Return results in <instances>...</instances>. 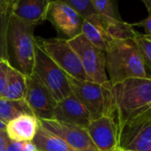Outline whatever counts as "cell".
<instances>
[{
    "instance_id": "cell-1",
    "label": "cell",
    "mask_w": 151,
    "mask_h": 151,
    "mask_svg": "<svg viewBox=\"0 0 151 151\" xmlns=\"http://www.w3.org/2000/svg\"><path fill=\"white\" fill-rule=\"evenodd\" d=\"M105 66L111 86L129 78H151L134 39L112 40L105 52Z\"/></svg>"
},
{
    "instance_id": "cell-2",
    "label": "cell",
    "mask_w": 151,
    "mask_h": 151,
    "mask_svg": "<svg viewBox=\"0 0 151 151\" xmlns=\"http://www.w3.org/2000/svg\"><path fill=\"white\" fill-rule=\"evenodd\" d=\"M37 24L25 22L10 14L7 35L6 55L10 66L29 77L35 64L34 31Z\"/></svg>"
},
{
    "instance_id": "cell-3",
    "label": "cell",
    "mask_w": 151,
    "mask_h": 151,
    "mask_svg": "<svg viewBox=\"0 0 151 151\" xmlns=\"http://www.w3.org/2000/svg\"><path fill=\"white\" fill-rule=\"evenodd\" d=\"M111 113L119 126L151 106V78H129L111 86Z\"/></svg>"
},
{
    "instance_id": "cell-4",
    "label": "cell",
    "mask_w": 151,
    "mask_h": 151,
    "mask_svg": "<svg viewBox=\"0 0 151 151\" xmlns=\"http://www.w3.org/2000/svg\"><path fill=\"white\" fill-rule=\"evenodd\" d=\"M68 76V75H67ZM71 93L84 105L93 119L110 114L112 108L111 84L83 81L68 76Z\"/></svg>"
},
{
    "instance_id": "cell-5",
    "label": "cell",
    "mask_w": 151,
    "mask_h": 151,
    "mask_svg": "<svg viewBox=\"0 0 151 151\" xmlns=\"http://www.w3.org/2000/svg\"><path fill=\"white\" fill-rule=\"evenodd\" d=\"M117 148L151 151V106L117 126Z\"/></svg>"
},
{
    "instance_id": "cell-6",
    "label": "cell",
    "mask_w": 151,
    "mask_h": 151,
    "mask_svg": "<svg viewBox=\"0 0 151 151\" xmlns=\"http://www.w3.org/2000/svg\"><path fill=\"white\" fill-rule=\"evenodd\" d=\"M52 93L57 101L71 94L67 74L52 60L35 41V64L33 74Z\"/></svg>"
},
{
    "instance_id": "cell-7",
    "label": "cell",
    "mask_w": 151,
    "mask_h": 151,
    "mask_svg": "<svg viewBox=\"0 0 151 151\" xmlns=\"http://www.w3.org/2000/svg\"><path fill=\"white\" fill-rule=\"evenodd\" d=\"M35 41L68 76L78 80L90 81L83 68L79 57L70 46L68 39L63 37L48 39L35 37Z\"/></svg>"
},
{
    "instance_id": "cell-8",
    "label": "cell",
    "mask_w": 151,
    "mask_h": 151,
    "mask_svg": "<svg viewBox=\"0 0 151 151\" xmlns=\"http://www.w3.org/2000/svg\"><path fill=\"white\" fill-rule=\"evenodd\" d=\"M68 42L79 57L90 81L101 85L109 82L103 51L93 45L83 34L68 39Z\"/></svg>"
},
{
    "instance_id": "cell-9",
    "label": "cell",
    "mask_w": 151,
    "mask_h": 151,
    "mask_svg": "<svg viewBox=\"0 0 151 151\" xmlns=\"http://www.w3.org/2000/svg\"><path fill=\"white\" fill-rule=\"evenodd\" d=\"M84 19L80 14L65 3L50 2L46 21L50 22L56 31L66 39H71L81 34Z\"/></svg>"
},
{
    "instance_id": "cell-10",
    "label": "cell",
    "mask_w": 151,
    "mask_h": 151,
    "mask_svg": "<svg viewBox=\"0 0 151 151\" xmlns=\"http://www.w3.org/2000/svg\"><path fill=\"white\" fill-rule=\"evenodd\" d=\"M31 113L40 120L52 119L57 101L52 93L34 75L27 77V93L25 96Z\"/></svg>"
},
{
    "instance_id": "cell-11",
    "label": "cell",
    "mask_w": 151,
    "mask_h": 151,
    "mask_svg": "<svg viewBox=\"0 0 151 151\" xmlns=\"http://www.w3.org/2000/svg\"><path fill=\"white\" fill-rule=\"evenodd\" d=\"M38 120L44 129L60 137L75 149L78 151H99L91 139L86 129L52 119Z\"/></svg>"
},
{
    "instance_id": "cell-12",
    "label": "cell",
    "mask_w": 151,
    "mask_h": 151,
    "mask_svg": "<svg viewBox=\"0 0 151 151\" xmlns=\"http://www.w3.org/2000/svg\"><path fill=\"white\" fill-rule=\"evenodd\" d=\"M86 131L99 151H112L117 148V125L112 114L93 119Z\"/></svg>"
},
{
    "instance_id": "cell-13",
    "label": "cell",
    "mask_w": 151,
    "mask_h": 151,
    "mask_svg": "<svg viewBox=\"0 0 151 151\" xmlns=\"http://www.w3.org/2000/svg\"><path fill=\"white\" fill-rule=\"evenodd\" d=\"M52 120L86 129L93 118L84 105L71 93L67 98L57 102L53 110Z\"/></svg>"
},
{
    "instance_id": "cell-14",
    "label": "cell",
    "mask_w": 151,
    "mask_h": 151,
    "mask_svg": "<svg viewBox=\"0 0 151 151\" xmlns=\"http://www.w3.org/2000/svg\"><path fill=\"white\" fill-rule=\"evenodd\" d=\"M49 5L50 0H14L10 13L25 22L38 25L46 21Z\"/></svg>"
},
{
    "instance_id": "cell-15",
    "label": "cell",
    "mask_w": 151,
    "mask_h": 151,
    "mask_svg": "<svg viewBox=\"0 0 151 151\" xmlns=\"http://www.w3.org/2000/svg\"><path fill=\"white\" fill-rule=\"evenodd\" d=\"M39 125V120L35 116L22 114L6 124V132L11 140L32 141Z\"/></svg>"
},
{
    "instance_id": "cell-16",
    "label": "cell",
    "mask_w": 151,
    "mask_h": 151,
    "mask_svg": "<svg viewBox=\"0 0 151 151\" xmlns=\"http://www.w3.org/2000/svg\"><path fill=\"white\" fill-rule=\"evenodd\" d=\"M81 34H83L93 45L104 52L112 41L106 33L101 22L100 14H93L84 19Z\"/></svg>"
},
{
    "instance_id": "cell-17",
    "label": "cell",
    "mask_w": 151,
    "mask_h": 151,
    "mask_svg": "<svg viewBox=\"0 0 151 151\" xmlns=\"http://www.w3.org/2000/svg\"><path fill=\"white\" fill-rule=\"evenodd\" d=\"M32 142L38 151H78L60 137L44 129L41 125H39Z\"/></svg>"
},
{
    "instance_id": "cell-18",
    "label": "cell",
    "mask_w": 151,
    "mask_h": 151,
    "mask_svg": "<svg viewBox=\"0 0 151 151\" xmlns=\"http://www.w3.org/2000/svg\"><path fill=\"white\" fill-rule=\"evenodd\" d=\"M100 19L111 40L134 39L138 33L131 23L125 22L123 20H116L101 14H100Z\"/></svg>"
},
{
    "instance_id": "cell-19",
    "label": "cell",
    "mask_w": 151,
    "mask_h": 151,
    "mask_svg": "<svg viewBox=\"0 0 151 151\" xmlns=\"http://www.w3.org/2000/svg\"><path fill=\"white\" fill-rule=\"evenodd\" d=\"M27 93V77L11 68L7 87L3 98L12 101H24Z\"/></svg>"
},
{
    "instance_id": "cell-20",
    "label": "cell",
    "mask_w": 151,
    "mask_h": 151,
    "mask_svg": "<svg viewBox=\"0 0 151 151\" xmlns=\"http://www.w3.org/2000/svg\"><path fill=\"white\" fill-rule=\"evenodd\" d=\"M22 114L32 115L25 101H12L0 98V120L7 124Z\"/></svg>"
},
{
    "instance_id": "cell-21",
    "label": "cell",
    "mask_w": 151,
    "mask_h": 151,
    "mask_svg": "<svg viewBox=\"0 0 151 151\" xmlns=\"http://www.w3.org/2000/svg\"><path fill=\"white\" fill-rule=\"evenodd\" d=\"M96 14L116 19L122 20L116 0H90Z\"/></svg>"
},
{
    "instance_id": "cell-22",
    "label": "cell",
    "mask_w": 151,
    "mask_h": 151,
    "mask_svg": "<svg viewBox=\"0 0 151 151\" xmlns=\"http://www.w3.org/2000/svg\"><path fill=\"white\" fill-rule=\"evenodd\" d=\"M134 40L142 54L146 67L151 75V38L138 32Z\"/></svg>"
},
{
    "instance_id": "cell-23",
    "label": "cell",
    "mask_w": 151,
    "mask_h": 151,
    "mask_svg": "<svg viewBox=\"0 0 151 151\" xmlns=\"http://www.w3.org/2000/svg\"><path fill=\"white\" fill-rule=\"evenodd\" d=\"M10 14V11L0 12V60L6 61V35Z\"/></svg>"
},
{
    "instance_id": "cell-24",
    "label": "cell",
    "mask_w": 151,
    "mask_h": 151,
    "mask_svg": "<svg viewBox=\"0 0 151 151\" xmlns=\"http://www.w3.org/2000/svg\"><path fill=\"white\" fill-rule=\"evenodd\" d=\"M52 1H60L68 5L78 14H80L84 18L96 14L90 0H50V2Z\"/></svg>"
},
{
    "instance_id": "cell-25",
    "label": "cell",
    "mask_w": 151,
    "mask_h": 151,
    "mask_svg": "<svg viewBox=\"0 0 151 151\" xmlns=\"http://www.w3.org/2000/svg\"><path fill=\"white\" fill-rule=\"evenodd\" d=\"M11 68L12 67L6 60L0 62V98H3L7 87Z\"/></svg>"
},
{
    "instance_id": "cell-26",
    "label": "cell",
    "mask_w": 151,
    "mask_h": 151,
    "mask_svg": "<svg viewBox=\"0 0 151 151\" xmlns=\"http://www.w3.org/2000/svg\"><path fill=\"white\" fill-rule=\"evenodd\" d=\"M141 1L145 4L147 12H148V15L147 18H145L144 20L136 22V23H132V27H139V28H143L145 34L147 37H151V2L147 1V0H141Z\"/></svg>"
},
{
    "instance_id": "cell-27",
    "label": "cell",
    "mask_w": 151,
    "mask_h": 151,
    "mask_svg": "<svg viewBox=\"0 0 151 151\" xmlns=\"http://www.w3.org/2000/svg\"><path fill=\"white\" fill-rule=\"evenodd\" d=\"M6 151H25L24 143L9 139Z\"/></svg>"
},
{
    "instance_id": "cell-28",
    "label": "cell",
    "mask_w": 151,
    "mask_h": 151,
    "mask_svg": "<svg viewBox=\"0 0 151 151\" xmlns=\"http://www.w3.org/2000/svg\"><path fill=\"white\" fill-rule=\"evenodd\" d=\"M9 138L6 132V131L0 132V151H6V146L8 143Z\"/></svg>"
},
{
    "instance_id": "cell-29",
    "label": "cell",
    "mask_w": 151,
    "mask_h": 151,
    "mask_svg": "<svg viewBox=\"0 0 151 151\" xmlns=\"http://www.w3.org/2000/svg\"><path fill=\"white\" fill-rule=\"evenodd\" d=\"M24 148L25 151H38L37 147L32 141H24Z\"/></svg>"
},
{
    "instance_id": "cell-30",
    "label": "cell",
    "mask_w": 151,
    "mask_h": 151,
    "mask_svg": "<svg viewBox=\"0 0 151 151\" xmlns=\"http://www.w3.org/2000/svg\"><path fill=\"white\" fill-rule=\"evenodd\" d=\"M6 11H10L9 6L6 5V3L4 0H0V12H6Z\"/></svg>"
},
{
    "instance_id": "cell-31",
    "label": "cell",
    "mask_w": 151,
    "mask_h": 151,
    "mask_svg": "<svg viewBox=\"0 0 151 151\" xmlns=\"http://www.w3.org/2000/svg\"><path fill=\"white\" fill-rule=\"evenodd\" d=\"M6 124L4 123L2 120H0V132L6 131Z\"/></svg>"
},
{
    "instance_id": "cell-32",
    "label": "cell",
    "mask_w": 151,
    "mask_h": 151,
    "mask_svg": "<svg viewBox=\"0 0 151 151\" xmlns=\"http://www.w3.org/2000/svg\"><path fill=\"white\" fill-rule=\"evenodd\" d=\"M4 1L6 3V5H7V6H9V8H10V6H12V4L14 2V0H4Z\"/></svg>"
},
{
    "instance_id": "cell-33",
    "label": "cell",
    "mask_w": 151,
    "mask_h": 151,
    "mask_svg": "<svg viewBox=\"0 0 151 151\" xmlns=\"http://www.w3.org/2000/svg\"><path fill=\"white\" fill-rule=\"evenodd\" d=\"M116 151H132V150H124V149H121V148H116Z\"/></svg>"
},
{
    "instance_id": "cell-34",
    "label": "cell",
    "mask_w": 151,
    "mask_h": 151,
    "mask_svg": "<svg viewBox=\"0 0 151 151\" xmlns=\"http://www.w3.org/2000/svg\"><path fill=\"white\" fill-rule=\"evenodd\" d=\"M147 1H149V2H151V0H147Z\"/></svg>"
},
{
    "instance_id": "cell-35",
    "label": "cell",
    "mask_w": 151,
    "mask_h": 151,
    "mask_svg": "<svg viewBox=\"0 0 151 151\" xmlns=\"http://www.w3.org/2000/svg\"><path fill=\"white\" fill-rule=\"evenodd\" d=\"M2 60H0V62H1V61H2Z\"/></svg>"
},
{
    "instance_id": "cell-36",
    "label": "cell",
    "mask_w": 151,
    "mask_h": 151,
    "mask_svg": "<svg viewBox=\"0 0 151 151\" xmlns=\"http://www.w3.org/2000/svg\"><path fill=\"white\" fill-rule=\"evenodd\" d=\"M112 151H116V149H115V150H112Z\"/></svg>"
},
{
    "instance_id": "cell-37",
    "label": "cell",
    "mask_w": 151,
    "mask_h": 151,
    "mask_svg": "<svg viewBox=\"0 0 151 151\" xmlns=\"http://www.w3.org/2000/svg\"><path fill=\"white\" fill-rule=\"evenodd\" d=\"M149 38H151V37H149Z\"/></svg>"
}]
</instances>
